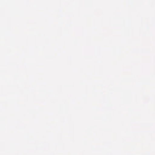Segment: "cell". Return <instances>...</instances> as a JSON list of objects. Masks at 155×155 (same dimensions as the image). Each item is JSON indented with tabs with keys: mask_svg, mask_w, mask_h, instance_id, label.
I'll use <instances>...</instances> for the list:
<instances>
[]
</instances>
